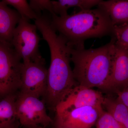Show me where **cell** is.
<instances>
[{
	"label": "cell",
	"mask_w": 128,
	"mask_h": 128,
	"mask_svg": "<svg viewBox=\"0 0 128 128\" xmlns=\"http://www.w3.org/2000/svg\"><path fill=\"white\" fill-rule=\"evenodd\" d=\"M21 18L16 10L0 1V41L12 46L13 33Z\"/></svg>",
	"instance_id": "cell-11"
},
{
	"label": "cell",
	"mask_w": 128,
	"mask_h": 128,
	"mask_svg": "<svg viewBox=\"0 0 128 128\" xmlns=\"http://www.w3.org/2000/svg\"><path fill=\"white\" fill-rule=\"evenodd\" d=\"M36 26L29 20L21 18L12 36V46L22 63L45 62L40 53L41 38L37 33Z\"/></svg>",
	"instance_id": "cell-5"
},
{
	"label": "cell",
	"mask_w": 128,
	"mask_h": 128,
	"mask_svg": "<svg viewBox=\"0 0 128 128\" xmlns=\"http://www.w3.org/2000/svg\"><path fill=\"white\" fill-rule=\"evenodd\" d=\"M96 128H124L109 112L102 110L95 124Z\"/></svg>",
	"instance_id": "cell-17"
},
{
	"label": "cell",
	"mask_w": 128,
	"mask_h": 128,
	"mask_svg": "<svg viewBox=\"0 0 128 128\" xmlns=\"http://www.w3.org/2000/svg\"><path fill=\"white\" fill-rule=\"evenodd\" d=\"M46 104L39 98L17 94L16 109L17 118L20 125L25 128H43L52 123L53 120L47 113Z\"/></svg>",
	"instance_id": "cell-6"
},
{
	"label": "cell",
	"mask_w": 128,
	"mask_h": 128,
	"mask_svg": "<svg viewBox=\"0 0 128 128\" xmlns=\"http://www.w3.org/2000/svg\"><path fill=\"white\" fill-rule=\"evenodd\" d=\"M98 6L107 15L114 26L128 22V0H101Z\"/></svg>",
	"instance_id": "cell-12"
},
{
	"label": "cell",
	"mask_w": 128,
	"mask_h": 128,
	"mask_svg": "<svg viewBox=\"0 0 128 128\" xmlns=\"http://www.w3.org/2000/svg\"><path fill=\"white\" fill-rule=\"evenodd\" d=\"M50 16L53 28L73 48H84L86 40L112 34L114 26L110 18L98 8L64 16L55 14Z\"/></svg>",
	"instance_id": "cell-2"
},
{
	"label": "cell",
	"mask_w": 128,
	"mask_h": 128,
	"mask_svg": "<svg viewBox=\"0 0 128 128\" xmlns=\"http://www.w3.org/2000/svg\"><path fill=\"white\" fill-rule=\"evenodd\" d=\"M128 86V48H121L116 44L110 75L100 89L106 91L116 92Z\"/></svg>",
	"instance_id": "cell-10"
},
{
	"label": "cell",
	"mask_w": 128,
	"mask_h": 128,
	"mask_svg": "<svg viewBox=\"0 0 128 128\" xmlns=\"http://www.w3.org/2000/svg\"><path fill=\"white\" fill-rule=\"evenodd\" d=\"M104 98L100 92L78 85L57 106L55 112L86 106L102 108Z\"/></svg>",
	"instance_id": "cell-9"
},
{
	"label": "cell",
	"mask_w": 128,
	"mask_h": 128,
	"mask_svg": "<svg viewBox=\"0 0 128 128\" xmlns=\"http://www.w3.org/2000/svg\"><path fill=\"white\" fill-rule=\"evenodd\" d=\"M45 64V62L23 63L19 92L38 98L44 97L48 75Z\"/></svg>",
	"instance_id": "cell-7"
},
{
	"label": "cell",
	"mask_w": 128,
	"mask_h": 128,
	"mask_svg": "<svg viewBox=\"0 0 128 128\" xmlns=\"http://www.w3.org/2000/svg\"><path fill=\"white\" fill-rule=\"evenodd\" d=\"M103 110L91 106L70 108L56 112L52 123L55 128H91Z\"/></svg>",
	"instance_id": "cell-8"
},
{
	"label": "cell",
	"mask_w": 128,
	"mask_h": 128,
	"mask_svg": "<svg viewBox=\"0 0 128 128\" xmlns=\"http://www.w3.org/2000/svg\"><path fill=\"white\" fill-rule=\"evenodd\" d=\"M118 97L117 99L124 104L128 109V86L121 90L116 92Z\"/></svg>",
	"instance_id": "cell-20"
},
{
	"label": "cell",
	"mask_w": 128,
	"mask_h": 128,
	"mask_svg": "<svg viewBox=\"0 0 128 128\" xmlns=\"http://www.w3.org/2000/svg\"><path fill=\"white\" fill-rule=\"evenodd\" d=\"M22 60L12 46L0 41V100L19 91Z\"/></svg>",
	"instance_id": "cell-4"
},
{
	"label": "cell",
	"mask_w": 128,
	"mask_h": 128,
	"mask_svg": "<svg viewBox=\"0 0 128 128\" xmlns=\"http://www.w3.org/2000/svg\"><path fill=\"white\" fill-rule=\"evenodd\" d=\"M112 35L117 46L128 48V22L123 25L114 26Z\"/></svg>",
	"instance_id": "cell-18"
},
{
	"label": "cell",
	"mask_w": 128,
	"mask_h": 128,
	"mask_svg": "<svg viewBox=\"0 0 128 128\" xmlns=\"http://www.w3.org/2000/svg\"><path fill=\"white\" fill-rule=\"evenodd\" d=\"M100 0H59L52 1L53 14L59 16L68 15L67 11L72 8H78L82 10L90 9L98 6ZM52 14V15H53Z\"/></svg>",
	"instance_id": "cell-14"
},
{
	"label": "cell",
	"mask_w": 128,
	"mask_h": 128,
	"mask_svg": "<svg viewBox=\"0 0 128 128\" xmlns=\"http://www.w3.org/2000/svg\"><path fill=\"white\" fill-rule=\"evenodd\" d=\"M112 114L124 128H128V109L117 99L104 98L102 107Z\"/></svg>",
	"instance_id": "cell-15"
},
{
	"label": "cell",
	"mask_w": 128,
	"mask_h": 128,
	"mask_svg": "<svg viewBox=\"0 0 128 128\" xmlns=\"http://www.w3.org/2000/svg\"><path fill=\"white\" fill-rule=\"evenodd\" d=\"M17 94L9 95L0 100V128H7L19 122L17 118Z\"/></svg>",
	"instance_id": "cell-13"
},
{
	"label": "cell",
	"mask_w": 128,
	"mask_h": 128,
	"mask_svg": "<svg viewBox=\"0 0 128 128\" xmlns=\"http://www.w3.org/2000/svg\"><path fill=\"white\" fill-rule=\"evenodd\" d=\"M42 128V127H36V128Z\"/></svg>",
	"instance_id": "cell-22"
},
{
	"label": "cell",
	"mask_w": 128,
	"mask_h": 128,
	"mask_svg": "<svg viewBox=\"0 0 128 128\" xmlns=\"http://www.w3.org/2000/svg\"><path fill=\"white\" fill-rule=\"evenodd\" d=\"M56 32L50 26L45 28L41 32L48 45L50 54L47 90L44 101L54 111L73 88L79 85L70 64L72 47L64 37Z\"/></svg>",
	"instance_id": "cell-1"
},
{
	"label": "cell",
	"mask_w": 128,
	"mask_h": 128,
	"mask_svg": "<svg viewBox=\"0 0 128 128\" xmlns=\"http://www.w3.org/2000/svg\"><path fill=\"white\" fill-rule=\"evenodd\" d=\"M115 48L113 38L108 43L96 48H72L70 60L74 64L73 75L78 84L100 89L110 75Z\"/></svg>",
	"instance_id": "cell-3"
},
{
	"label": "cell",
	"mask_w": 128,
	"mask_h": 128,
	"mask_svg": "<svg viewBox=\"0 0 128 128\" xmlns=\"http://www.w3.org/2000/svg\"><path fill=\"white\" fill-rule=\"evenodd\" d=\"M7 6H12L16 9V11L21 18L28 20H35L38 16L31 8L30 4L26 0H2Z\"/></svg>",
	"instance_id": "cell-16"
},
{
	"label": "cell",
	"mask_w": 128,
	"mask_h": 128,
	"mask_svg": "<svg viewBox=\"0 0 128 128\" xmlns=\"http://www.w3.org/2000/svg\"><path fill=\"white\" fill-rule=\"evenodd\" d=\"M31 8L38 15H41V12L47 10L50 15L53 14L52 1L50 0H30L29 2Z\"/></svg>",
	"instance_id": "cell-19"
},
{
	"label": "cell",
	"mask_w": 128,
	"mask_h": 128,
	"mask_svg": "<svg viewBox=\"0 0 128 128\" xmlns=\"http://www.w3.org/2000/svg\"><path fill=\"white\" fill-rule=\"evenodd\" d=\"M20 125V124L18 122V123L17 124H16L14 125V126L7 128H19V126Z\"/></svg>",
	"instance_id": "cell-21"
}]
</instances>
